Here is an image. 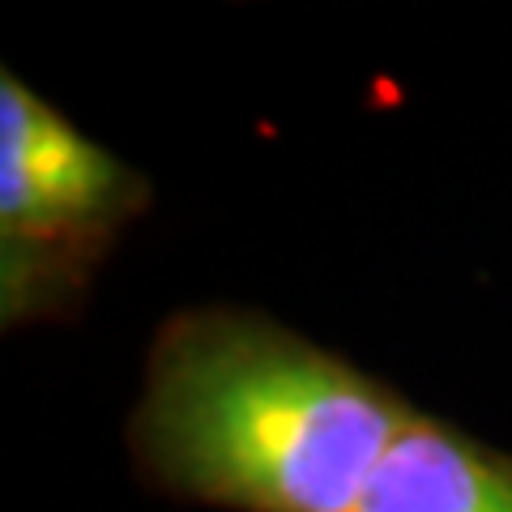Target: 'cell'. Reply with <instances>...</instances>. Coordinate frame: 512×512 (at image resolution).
Wrapping results in <instances>:
<instances>
[{
  "label": "cell",
  "instance_id": "obj_1",
  "mask_svg": "<svg viewBox=\"0 0 512 512\" xmlns=\"http://www.w3.org/2000/svg\"><path fill=\"white\" fill-rule=\"evenodd\" d=\"M423 406L256 303H184L150 333L124 453L158 500L355 512Z\"/></svg>",
  "mask_w": 512,
  "mask_h": 512
},
{
  "label": "cell",
  "instance_id": "obj_2",
  "mask_svg": "<svg viewBox=\"0 0 512 512\" xmlns=\"http://www.w3.org/2000/svg\"><path fill=\"white\" fill-rule=\"evenodd\" d=\"M154 180L0 64V329L73 325Z\"/></svg>",
  "mask_w": 512,
  "mask_h": 512
},
{
  "label": "cell",
  "instance_id": "obj_3",
  "mask_svg": "<svg viewBox=\"0 0 512 512\" xmlns=\"http://www.w3.org/2000/svg\"><path fill=\"white\" fill-rule=\"evenodd\" d=\"M355 512H512V448L423 406Z\"/></svg>",
  "mask_w": 512,
  "mask_h": 512
}]
</instances>
